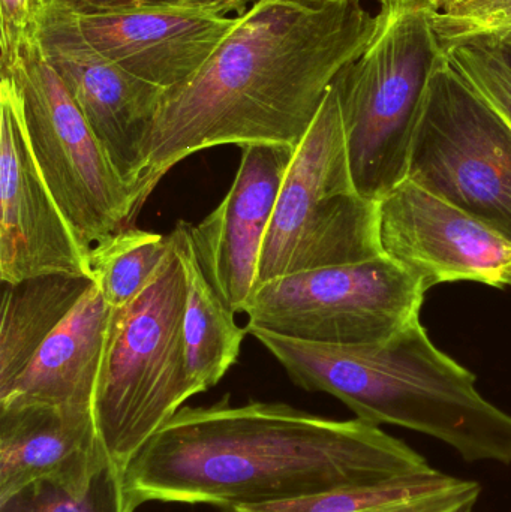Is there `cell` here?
<instances>
[{
  "mask_svg": "<svg viewBox=\"0 0 511 512\" xmlns=\"http://www.w3.org/2000/svg\"><path fill=\"white\" fill-rule=\"evenodd\" d=\"M75 14L134 11V9H177L227 15L245 14L257 0H53Z\"/></svg>",
  "mask_w": 511,
  "mask_h": 512,
  "instance_id": "23",
  "label": "cell"
},
{
  "mask_svg": "<svg viewBox=\"0 0 511 512\" xmlns=\"http://www.w3.org/2000/svg\"><path fill=\"white\" fill-rule=\"evenodd\" d=\"M188 80L164 90L134 182L140 212L179 162L216 146L296 149L375 30L360 0H257Z\"/></svg>",
  "mask_w": 511,
  "mask_h": 512,
  "instance_id": "1",
  "label": "cell"
},
{
  "mask_svg": "<svg viewBox=\"0 0 511 512\" xmlns=\"http://www.w3.org/2000/svg\"><path fill=\"white\" fill-rule=\"evenodd\" d=\"M0 80L11 87L39 173L87 255L132 227L138 215L134 192L48 65L38 38L24 45Z\"/></svg>",
  "mask_w": 511,
  "mask_h": 512,
  "instance_id": "7",
  "label": "cell"
},
{
  "mask_svg": "<svg viewBox=\"0 0 511 512\" xmlns=\"http://www.w3.org/2000/svg\"><path fill=\"white\" fill-rule=\"evenodd\" d=\"M381 252L422 283L511 289V240L405 179L380 201Z\"/></svg>",
  "mask_w": 511,
  "mask_h": 512,
  "instance_id": "10",
  "label": "cell"
},
{
  "mask_svg": "<svg viewBox=\"0 0 511 512\" xmlns=\"http://www.w3.org/2000/svg\"><path fill=\"white\" fill-rule=\"evenodd\" d=\"M378 210L380 203L363 197L354 185L332 84L285 174L261 249L257 286L383 255Z\"/></svg>",
  "mask_w": 511,
  "mask_h": 512,
  "instance_id": "6",
  "label": "cell"
},
{
  "mask_svg": "<svg viewBox=\"0 0 511 512\" xmlns=\"http://www.w3.org/2000/svg\"><path fill=\"white\" fill-rule=\"evenodd\" d=\"M425 295L416 277L380 255L261 283L245 328L332 345L375 343L419 318Z\"/></svg>",
  "mask_w": 511,
  "mask_h": 512,
  "instance_id": "9",
  "label": "cell"
},
{
  "mask_svg": "<svg viewBox=\"0 0 511 512\" xmlns=\"http://www.w3.org/2000/svg\"><path fill=\"white\" fill-rule=\"evenodd\" d=\"M407 179L511 240V126L444 54L429 80Z\"/></svg>",
  "mask_w": 511,
  "mask_h": 512,
  "instance_id": "8",
  "label": "cell"
},
{
  "mask_svg": "<svg viewBox=\"0 0 511 512\" xmlns=\"http://www.w3.org/2000/svg\"><path fill=\"white\" fill-rule=\"evenodd\" d=\"M251 334L297 387L336 397L359 420L431 436L468 463L511 465V415L480 394L477 376L435 346L420 318L362 345Z\"/></svg>",
  "mask_w": 511,
  "mask_h": 512,
  "instance_id": "3",
  "label": "cell"
},
{
  "mask_svg": "<svg viewBox=\"0 0 511 512\" xmlns=\"http://www.w3.org/2000/svg\"><path fill=\"white\" fill-rule=\"evenodd\" d=\"M72 15L83 38L101 56L164 90L191 78L237 20L177 9Z\"/></svg>",
  "mask_w": 511,
  "mask_h": 512,
  "instance_id": "14",
  "label": "cell"
},
{
  "mask_svg": "<svg viewBox=\"0 0 511 512\" xmlns=\"http://www.w3.org/2000/svg\"><path fill=\"white\" fill-rule=\"evenodd\" d=\"M99 441L90 406L0 405V498L60 471Z\"/></svg>",
  "mask_w": 511,
  "mask_h": 512,
  "instance_id": "16",
  "label": "cell"
},
{
  "mask_svg": "<svg viewBox=\"0 0 511 512\" xmlns=\"http://www.w3.org/2000/svg\"><path fill=\"white\" fill-rule=\"evenodd\" d=\"M498 2L501 0H429L435 14L444 18L474 17Z\"/></svg>",
  "mask_w": 511,
  "mask_h": 512,
  "instance_id": "26",
  "label": "cell"
},
{
  "mask_svg": "<svg viewBox=\"0 0 511 512\" xmlns=\"http://www.w3.org/2000/svg\"><path fill=\"white\" fill-rule=\"evenodd\" d=\"M0 512H132L125 471L102 442L60 471L0 498Z\"/></svg>",
  "mask_w": 511,
  "mask_h": 512,
  "instance_id": "20",
  "label": "cell"
},
{
  "mask_svg": "<svg viewBox=\"0 0 511 512\" xmlns=\"http://www.w3.org/2000/svg\"><path fill=\"white\" fill-rule=\"evenodd\" d=\"M482 495L477 481L428 469L374 486L335 490L236 512H470Z\"/></svg>",
  "mask_w": 511,
  "mask_h": 512,
  "instance_id": "19",
  "label": "cell"
},
{
  "mask_svg": "<svg viewBox=\"0 0 511 512\" xmlns=\"http://www.w3.org/2000/svg\"><path fill=\"white\" fill-rule=\"evenodd\" d=\"M435 27L444 45L470 36H511V0H501L474 17L444 18L435 14Z\"/></svg>",
  "mask_w": 511,
  "mask_h": 512,
  "instance_id": "25",
  "label": "cell"
},
{
  "mask_svg": "<svg viewBox=\"0 0 511 512\" xmlns=\"http://www.w3.org/2000/svg\"><path fill=\"white\" fill-rule=\"evenodd\" d=\"M110 307L95 282L50 334L0 405L48 403L93 408Z\"/></svg>",
  "mask_w": 511,
  "mask_h": 512,
  "instance_id": "15",
  "label": "cell"
},
{
  "mask_svg": "<svg viewBox=\"0 0 511 512\" xmlns=\"http://www.w3.org/2000/svg\"><path fill=\"white\" fill-rule=\"evenodd\" d=\"M92 283L90 277L62 273L2 283L0 397L8 393Z\"/></svg>",
  "mask_w": 511,
  "mask_h": 512,
  "instance_id": "18",
  "label": "cell"
},
{
  "mask_svg": "<svg viewBox=\"0 0 511 512\" xmlns=\"http://www.w3.org/2000/svg\"><path fill=\"white\" fill-rule=\"evenodd\" d=\"M36 38L48 65L59 75L108 158L134 192L164 89L101 56L81 35L72 12L53 0H48L39 15Z\"/></svg>",
  "mask_w": 511,
  "mask_h": 512,
  "instance_id": "11",
  "label": "cell"
},
{
  "mask_svg": "<svg viewBox=\"0 0 511 512\" xmlns=\"http://www.w3.org/2000/svg\"><path fill=\"white\" fill-rule=\"evenodd\" d=\"M185 306V268L173 239V251L149 286L126 306L110 309L93 415L102 445L125 472L191 399Z\"/></svg>",
  "mask_w": 511,
  "mask_h": 512,
  "instance_id": "5",
  "label": "cell"
},
{
  "mask_svg": "<svg viewBox=\"0 0 511 512\" xmlns=\"http://www.w3.org/2000/svg\"><path fill=\"white\" fill-rule=\"evenodd\" d=\"M495 38V36H492ZM498 42H500L501 47H503L504 54H506L507 62L511 66V36H501V38H495Z\"/></svg>",
  "mask_w": 511,
  "mask_h": 512,
  "instance_id": "27",
  "label": "cell"
},
{
  "mask_svg": "<svg viewBox=\"0 0 511 512\" xmlns=\"http://www.w3.org/2000/svg\"><path fill=\"white\" fill-rule=\"evenodd\" d=\"M446 47L429 0H381L368 47L333 81L357 191L380 203L407 179L429 80Z\"/></svg>",
  "mask_w": 511,
  "mask_h": 512,
  "instance_id": "4",
  "label": "cell"
},
{
  "mask_svg": "<svg viewBox=\"0 0 511 512\" xmlns=\"http://www.w3.org/2000/svg\"><path fill=\"white\" fill-rule=\"evenodd\" d=\"M470 512H474V511H470Z\"/></svg>",
  "mask_w": 511,
  "mask_h": 512,
  "instance_id": "28",
  "label": "cell"
},
{
  "mask_svg": "<svg viewBox=\"0 0 511 512\" xmlns=\"http://www.w3.org/2000/svg\"><path fill=\"white\" fill-rule=\"evenodd\" d=\"M171 236L185 268L183 340L186 375L192 397L209 391L227 375L239 358L248 331L237 325L234 318L236 312L222 300L204 273L192 245L188 222H177Z\"/></svg>",
  "mask_w": 511,
  "mask_h": 512,
  "instance_id": "17",
  "label": "cell"
},
{
  "mask_svg": "<svg viewBox=\"0 0 511 512\" xmlns=\"http://www.w3.org/2000/svg\"><path fill=\"white\" fill-rule=\"evenodd\" d=\"M56 273L90 277L87 251L45 185L11 87L0 80V280Z\"/></svg>",
  "mask_w": 511,
  "mask_h": 512,
  "instance_id": "12",
  "label": "cell"
},
{
  "mask_svg": "<svg viewBox=\"0 0 511 512\" xmlns=\"http://www.w3.org/2000/svg\"><path fill=\"white\" fill-rule=\"evenodd\" d=\"M428 460L366 421L332 420L287 403L182 406L125 472L135 512L147 502L236 512L428 471Z\"/></svg>",
  "mask_w": 511,
  "mask_h": 512,
  "instance_id": "2",
  "label": "cell"
},
{
  "mask_svg": "<svg viewBox=\"0 0 511 512\" xmlns=\"http://www.w3.org/2000/svg\"><path fill=\"white\" fill-rule=\"evenodd\" d=\"M459 74L510 123L511 66L503 47L488 35L470 36L444 45Z\"/></svg>",
  "mask_w": 511,
  "mask_h": 512,
  "instance_id": "22",
  "label": "cell"
},
{
  "mask_svg": "<svg viewBox=\"0 0 511 512\" xmlns=\"http://www.w3.org/2000/svg\"><path fill=\"white\" fill-rule=\"evenodd\" d=\"M48 0H0V72L14 65L27 42L36 38L39 15Z\"/></svg>",
  "mask_w": 511,
  "mask_h": 512,
  "instance_id": "24",
  "label": "cell"
},
{
  "mask_svg": "<svg viewBox=\"0 0 511 512\" xmlns=\"http://www.w3.org/2000/svg\"><path fill=\"white\" fill-rule=\"evenodd\" d=\"M294 150L276 144L242 147L224 200L200 224H189L204 273L236 313H245L254 297L261 249Z\"/></svg>",
  "mask_w": 511,
  "mask_h": 512,
  "instance_id": "13",
  "label": "cell"
},
{
  "mask_svg": "<svg viewBox=\"0 0 511 512\" xmlns=\"http://www.w3.org/2000/svg\"><path fill=\"white\" fill-rule=\"evenodd\" d=\"M173 251V236L129 227L90 249V277L110 309H119L155 279Z\"/></svg>",
  "mask_w": 511,
  "mask_h": 512,
  "instance_id": "21",
  "label": "cell"
}]
</instances>
